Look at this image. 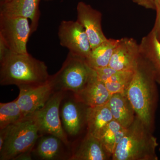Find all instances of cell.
Returning a JSON list of instances; mask_svg holds the SVG:
<instances>
[{
    "instance_id": "e0dca14e",
    "label": "cell",
    "mask_w": 160,
    "mask_h": 160,
    "mask_svg": "<svg viewBox=\"0 0 160 160\" xmlns=\"http://www.w3.org/2000/svg\"><path fill=\"white\" fill-rule=\"evenodd\" d=\"M111 156L98 138L87 133L69 159L106 160Z\"/></svg>"
},
{
    "instance_id": "cb8c5ba5",
    "label": "cell",
    "mask_w": 160,
    "mask_h": 160,
    "mask_svg": "<svg viewBox=\"0 0 160 160\" xmlns=\"http://www.w3.org/2000/svg\"><path fill=\"white\" fill-rule=\"evenodd\" d=\"M155 10L156 11V18L154 26L152 30L154 32L160 41V0H156Z\"/></svg>"
},
{
    "instance_id": "3957f363",
    "label": "cell",
    "mask_w": 160,
    "mask_h": 160,
    "mask_svg": "<svg viewBox=\"0 0 160 160\" xmlns=\"http://www.w3.org/2000/svg\"><path fill=\"white\" fill-rule=\"evenodd\" d=\"M136 115L112 155L113 160H157L156 138Z\"/></svg>"
},
{
    "instance_id": "484cf974",
    "label": "cell",
    "mask_w": 160,
    "mask_h": 160,
    "mask_svg": "<svg viewBox=\"0 0 160 160\" xmlns=\"http://www.w3.org/2000/svg\"><path fill=\"white\" fill-rule=\"evenodd\" d=\"M11 125L2 129H0V149H2L6 139L8 137Z\"/></svg>"
},
{
    "instance_id": "277c9868",
    "label": "cell",
    "mask_w": 160,
    "mask_h": 160,
    "mask_svg": "<svg viewBox=\"0 0 160 160\" xmlns=\"http://www.w3.org/2000/svg\"><path fill=\"white\" fill-rule=\"evenodd\" d=\"M40 130L39 121L36 112L12 125L8 137L0 149V160H14L19 155L32 150Z\"/></svg>"
},
{
    "instance_id": "2e32d148",
    "label": "cell",
    "mask_w": 160,
    "mask_h": 160,
    "mask_svg": "<svg viewBox=\"0 0 160 160\" xmlns=\"http://www.w3.org/2000/svg\"><path fill=\"white\" fill-rule=\"evenodd\" d=\"M140 55L147 62L160 85V41L151 31L142 38L139 44Z\"/></svg>"
},
{
    "instance_id": "d6986e66",
    "label": "cell",
    "mask_w": 160,
    "mask_h": 160,
    "mask_svg": "<svg viewBox=\"0 0 160 160\" xmlns=\"http://www.w3.org/2000/svg\"><path fill=\"white\" fill-rule=\"evenodd\" d=\"M108 104L113 119L123 127L128 128L132 124L136 113L127 95L122 93L112 95Z\"/></svg>"
},
{
    "instance_id": "7c38bea8",
    "label": "cell",
    "mask_w": 160,
    "mask_h": 160,
    "mask_svg": "<svg viewBox=\"0 0 160 160\" xmlns=\"http://www.w3.org/2000/svg\"><path fill=\"white\" fill-rule=\"evenodd\" d=\"M41 0L0 1V15L26 18L30 20L32 34L37 30L41 12Z\"/></svg>"
},
{
    "instance_id": "44dd1931",
    "label": "cell",
    "mask_w": 160,
    "mask_h": 160,
    "mask_svg": "<svg viewBox=\"0 0 160 160\" xmlns=\"http://www.w3.org/2000/svg\"><path fill=\"white\" fill-rule=\"evenodd\" d=\"M59 138L49 134L40 139L35 149V153L42 160H55L61 155L62 143Z\"/></svg>"
},
{
    "instance_id": "9c48e42d",
    "label": "cell",
    "mask_w": 160,
    "mask_h": 160,
    "mask_svg": "<svg viewBox=\"0 0 160 160\" xmlns=\"http://www.w3.org/2000/svg\"><path fill=\"white\" fill-rule=\"evenodd\" d=\"M19 89V94L17 102L24 117L42 108L55 91L49 79L44 84L22 86Z\"/></svg>"
},
{
    "instance_id": "7402d4cb",
    "label": "cell",
    "mask_w": 160,
    "mask_h": 160,
    "mask_svg": "<svg viewBox=\"0 0 160 160\" xmlns=\"http://www.w3.org/2000/svg\"><path fill=\"white\" fill-rule=\"evenodd\" d=\"M24 118L16 99L0 103V129L15 124Z\"/></svg>"
},
{
    "instance_id": "d4e9b609",
    "label": "cell",
    "mask_w": 160,
    "mask_h": 160,
    "mask_svg": "<svg viewBox=\"0 0 160 160\" xmlns=\"http://www.w3.org/2000/svg\"><path fill=\"white\" fill-rule=\"evenodd\" d=\"M133 2L147 9H154L156 0H132Z\"/></svg>"
},
{
    "instance_id": "4fadbf2b",
    "label": "cell",
    "mask_w": 160,
    "mask_h": 160,
    "mask_svg": "<svg viewBox=\"0 0 160 160\" xmlns=\"http://www.w3.org/2000/svg\"><path fill=\"white\" fill-rule=\"evenodd\" d=\"M74 96L83 105L87 107H95L108 103L111 94L104 83L99 79L95 70L94 74L87 85Z\"/></svg>"
},
{
    "instance_id": "f546056e",
    "label": "cell",
    "mask_w": 160,
    "mask_h": 160,
    "mask_svg": "<svg viewBox=\"0 0 160 160\" xmlns=\"http://www.w3.org/2000/svg\"><path fill=\"white\" fill-rule=\"evenodd\" d=\"M4 1V0H0V1Z\"/></svg>"
},
{
    "instance_id": "5bb4252c",
    "label": "cell",
    "mask_w": 160,
    "mask_h": 160,
    "mask_svg": "<svg viewBox=\"0 0 160 160\" xmlns=\"http://www.w3.org/2000/svg\"><path fill=\"white\" fill-rule=\"evenodd\" d=\"M94 70L111 95L115 93L126 94L134 71L116 70L109 66Z\"/></svg>"
},
{
    "instance_id": "ffe728a7",
    "label": "cell",
    "mask_w": 160,
    "mask_h": 160,
    "mask_svg": "<svg viewBox=\"0 0 160 160\" xmlns=\"http://www.w3.org/2000/svg\"><path fill=\"white\" fill-rule=\"evenodd\" d=\"M118 39H108L105 42L92 49L86 62L94 69H101L109 66Z\"/></svg>"
},
{
    "instance_id": "7a4b0ae2",
    "label": "cell",
    "mask_w": 160,
    "mask_h": 160,
    "mask_svg": "<svg viewBox=\"0 0 160 160\" xmlns=\"http://www.w3.org/2000/svg\"><path fill=\"white\" fill-rule=\"evenodd\" d=\"M156 82L150 66L140 55L126 94L136 115L152 131L157 102Z\"/></svg>"
},
{
    "instance_id": "4316f807",
    "label": "cell",
    "mask_w": 160,
    "mask_h": 160,
    "mask_svg": "<svg viewBox=\"0 0 160 160\" xmlns=\"http://www.w3.org/2000/svg\"><path fill=\"white\" fill-rule=\"evenodd\" d=\"M10 51L4 39L0 37V60L2 59Z\"/></svg>"
},
{
    "instance_id": "9a60e30c",
    "label": "cell",
    "mask_w": 160,
    "mask_h": 160,
    "mask_svg": "<svg viewBox=\"0 0 160 160\" xmlns=\"http://www.w3.org/2000/svg\"><path fill=\"white\" fill-rule=\"evenodd\" d=\"M80 102L74 100H65L61 103L60 116L64 130L71 136L79 133L83 124V115Z\"/></svg>"
},
{
    "instance_id": "30bf717a",
    "label": "cell",
    "mask_w": 160,
    "mask_h": 160,
    "mask_svg": "<svg viewBox=\"0 0 160 160\" xmlns=\"http://www.w3.org/2000/svg\"><path fill=\"white\" fill-rule=\"evenodd\" d=\"M77 21L82 25L89 38L91 49L108 39L102 28V13L83 2L77 6Z\"/></svg>"
},
{
    "instance_id": "6da1fadb",
    "label": "cell",
    "mask_w": 160,
    "mask_h": 160,
    "mask_svg": "<svg viewBox=\"0 0 160 160\" xmlns=\"http://www.w3.org/2000/svg\"><path fill=\"white\" fill-rule=\"evenodd\" d=\"M0 84L18 87L41 85L49 81L50 75L45 63L29 53L9 51L0 60Z\"/></svg>"
},
{
    "instance_id": "f1b7e54d",
    "label": "cell",
    "mask_w": 160,
    "mask_h": 160,
    "mask_svg": "<svg viewBox=\"0 0 160 160\" xmlns=\"http://www.w3.org/2000/svg\"><path fill=\"white\" fill-rule=\"evenodd\" d=\"M45 1H48V2H49V1H52V0H45Z\"/></svg>"
},
{
    "instance_id": "52a82bcc",
    "label": "cell",
    "mask_w": 160,
    "mask_h": 160,
    "mask_svg": "<svg viewBox=\"0 0 160 160\" xmlns=\"http://www.w3.org/2000/svg\"><path fill=\"white\" fill-rule=\"evenodd\" d=\"M65 92L62 90L54 92L45 106L36 112L39 121L40 133L55 136L68 146L69 142L63 128L60 112Z\"/></svg>"
},
{
    "instance_id": "ac0fdd59",
    "label": "cell",
    "mask_w": 160,
    "mask_h": 160,
    "mask_svg": "<svg viewBox=\"0 0 160 160\" xmlns=\"http://www.w3.org/2000/svg\"><path fill=\"white\" fill-rule=\"evenodd\" d=\"M113 119L108 103L95 107H87L86 110L87 133L99 139L106 126Z\"/></svg>"
},
{
    "instance_id": "603a6c76",
    "label": "cell",
    "mask_w": 160,
    "mask_h": 160,
    "mask_svg": "<svg viewBox=\"0 0 160 160\" xmlns=\"http://www.w3.org/2000/svg\"><path fill=\"white\" fill-rule=\"evenodd\" d=\"M122 127L119 123L113 119L106 126L100 138L103 146L112 156L118 145V132Z\"/></svg>"
},
{
    "instance_id": "5b68a950",
    "label": "cell",
    "mask_w": 160,
    "mask_h": 160,
    "mask_svg": "<svg viewBox=\"0 0 160 160\" xmlns=\"http://www.w3.org/2000/svg\"><path fill=\"white\" fill-rule=\"evenodd\" d=\"M94 72L86 59L69 52L61 69L50 76L49 81L55 91H69L76 94L87 85Z\"/></svg>"
},
{
    "instance_id": "8992f818",
    "label": "cell",
    "mask_w": 160,
    "mask_h": 160,
    "mask_svg": "<svg viewBox=\"0 0 160 160\" xmlns=\"http://www.w3.org/2000/svg\"><path fill=\"white\" fill-rule=\"evenodd\" d=\"M31 34L28 19L0 15V37L12 52L28 53L27 43Z\"/></svg>"
},
{
    "instance_id": "8fae6325",
    "label": "cell",
    "mask_w": 160,
    "mask_h": 160,
    "mask_svg": "<svg viewBox=\"0 0 160 160\" xmlns=\"http://www.w3.org/2000/svg\"><path fill=\"white\" fill-rule=\"evenodd\" d=\"M140 57L139 44L132 38L118 39L109 66L116 70L134 71Z\"/></svg>"
},
{
    "instance_id": "83f0119b",
    "label": "cell",
    "mask_w": 160,
    "mask_h": 160,
    "mask_svg": "<svg viewBox=\"0 0 160 160\" xmlns=\"http://www.w3.org/2000/svg\"><path fill=\"white\" fill-rule=\"evenodd\" d=\"M32 150H30L26 152H23L22 154L19 155L14 160H32L31 152Z\"/></svg>"
},
{
    "instance_id": "ba28073f",
    "label": "cell",
    "mask_w": 160,
    "mask_h": 160,
    "mask_svg": "<svg viewBox=\"0 0 160 160\" xmlns=\"http://www.w3.org/2000/svg\"><path fill=\"white\" fill-rule=\"evenodd\" d=\"M61 46L69 52L86 59L91 51L88 36L82 25L77 21H62L58 29Z\"/></svg>"
}]
</instances>
